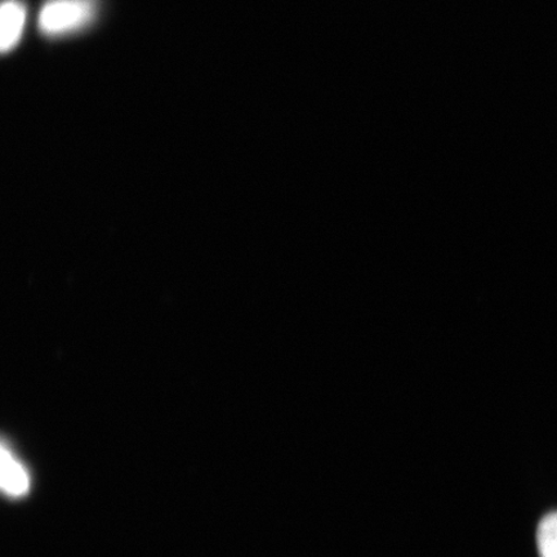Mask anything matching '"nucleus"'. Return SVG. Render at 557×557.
<instances>
[{"label":"nucleus","instance_id":"obj_1","mask_svg":"<svg viewBox=\"0 0 557 557\" xmlns=\"http://www.w3.org/2000/svg\"><path fill=\"white\" fill-rule=\"evenodd\" d=\"M96 12V0H47L39 12V30L47 37L79 32L92 23Z\"/></svg>","mask_w":557,"mask_h":557},{"label":"nucleus","instance_id":"obj_2","mask_svg":"<svg viewBox=\"0 0 557 557\" xmlns=\"http://www.w3.org/2000/svg\"><path fill=\"white\" fill-rule=\"evenodd\" d=\"M26 23V9L20 0H4L0 9V48L7 53L18 45Z\"/></svg>","mask_w":557,"mask_h":557},{"label":"nucleus","instance_id":"obj_3","mask_svg":"<svg viewBox=\"0 0 557 557\" xmlns=\"http://www.w3.org/2000/svg\"><path fill=\"white\" fill-rule=\"evenodd\" d=\"M30 480L24 466L13 455L12 450L3 444L2 447V486L12 497L23 496L29 490Z\"/></svg>","mask_w":557,"mask_h":557},{"label":"nucleus","instance_id":"obj_4","mask_svg":"<svg viewBox=\"0 0 557 557\" xmlns=\"http://www.w3.org/2000/svg\"><path fill=\"white\" fill-rule=\"evenodd\" d=\"M540 557H557V511L543 518L537 531Z\"/></svg>","mask_w":557,"mask_h":557}]
</instances>
